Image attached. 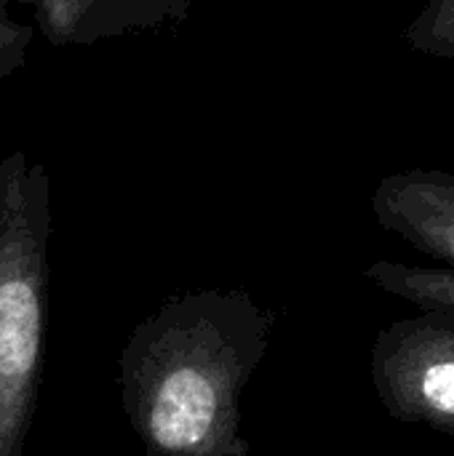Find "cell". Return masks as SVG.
I'll return each mask as SVG.
<instances>
[{"instance_id":"cell-1","label":"cell","mask_w":454,"mask_h":456,"mask_svg":"<svg viewBox=\"0 0 454 456\" xmlns=\"http://www.w3.org/2000/svg\"><path fill=\"white\" fill-rule=\"evenodd\" d=\"M268 339L244 289L182 294L142 321L120 355V401L144 456H252L238 401Z\"/></svg>"},{"instance_id":"cell-2","label":"cell","mask_w":454,"mask_h":456,"mask_svg":"<svg viewBox=\"0 0 454 456\" xmlns=\"http://www.w3.org/2000/svg\"><path fill=\"white\" fill-rule=\"evenodd\" d=\"M48 168L24 150L0 158V456H21L48 334Z\"/></svg>"},{"instance_id":"cell-3","label":"cell","mask_w":454,"mask_h":456,"mask_svg":"<svg viewBox=\"0 0 454 456\" xmlns=\"http://www.w3.org/2000/svg\"><path fill=\"white\" fill-rule=\"evenodd\" d=\"M372 382L393 419L454 436V310H423L383 329Z\"/></svg>"},{"instance_id":"cell-4","label":"cell","mask_w":454,"mask_h":456,"mask_svg":"<svg viewBox=\"0 0 454 456\" xmlns=\"http://www.w3.org/2000/svg\"><path fill=\"white\" fill-rule=\"evenodd\" d=\"M372 211L388 232H396L425 256L454 270V174L442 168H412L385 176Z\"/></svg>"},{"instance_id":"cell-5","label":"cell","mask_w":454,"mask_h":456,"mask_svg":"<svg viewBox=\"0 0 454 456\" xmlns=\"http://www.w3.org/2000/svg\"><path fill=\"white\" fill-rule=\"evenodd\" d=\"M198 0H32L35 24L56 45H94L161 32L190 19Z\"/></svg>"},{"instance_id":"cell-6","label":"cell","mask_w":454,"mask_h":456,"mask_svg":"<svg viewBox=\"0 0 454 456\" xmlns=\"http://www.w3.org/2000/svg\"><path fill=\"white\" fill-rule=\"evenodd\" d=\"M383 291L401 297L420 310H454V270L375 262L364 270Z\"/></svg>"},{"instance_id":"cell-7","label":"cell","mask_w":454,"mask_h":456,"mask_svg":"<svg viewBox=\"0 0 454 456\" xmlns=\"http://www.w3.org/2000/svg\"><path fill=\"white\" fill-rule=\"evenodd\" d=\"M404 40L420 53L454 61V0H428L404 29Z\"/></svg>"},{"instance_id":"cell-8","label":"cell","mask_w":454,"mask_h":456,"mask_svg":"<svg viewBox=\"0 0 454 456\" xmlns=\"http://www.w3.org/2000/svg\"><path fill=\"white\" fill-rule=\"evenodd\" d=\"M11 3L32 5V0H0V77H8L24 67L29 45L35 40V24L16 19L8 11Z\"/></svg>"},{"instance_id":"cell-9","label":"cell","mask_w":454,"mask_h":456,"mask_svg":"<svg viewBox=\"0 0 454 456\" xmlns=\"http://www.w3.org/2000/svg\"><path fill=\"white\" fill-rule=\"evenodd\" d=\"M244 3H278V0H244Z\"/></svg>"}]
</instances>
